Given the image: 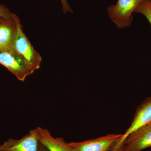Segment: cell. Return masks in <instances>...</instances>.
Returning <instances> with one entry per match:
<instances>
[{"label": "cell", "mask_w": 151, "mask_h": 151, "mask_svg": "<svg viewBox=\"0 0 151 151\" xmlns=\"http://www.w3.org/2000/svg\"><path fill=\"white\" fill-rule=\"evenodd\" d=\"M142 0H118L109 6L108 12L111 20L119 28L129 27L133 21V13Z\"/></svg>", "instance_id": "obj_1"}, {"label": "cell", "mask_w": 151, "mask_h": 151, "mask_svg": "<svg viewBox=\"0 0 151 151\" xmlns=\"http://www.w3.org/2000/svg\"><path fill=\"white\" fill-rule=\"evenodd\" d=\"M14 48L16 52L35 71L40 68L42 57L34 48L23 31L22 26L19 19L17 21V29L15 41Z\"/></svg>", "instance_id": "obj_2"}, {"label": "cell", "mask_w": 151, "mask_h": 151, "mask_svg": "<svg viewBox=\"0 0 151 151\" xmlns=\"http://www.w3.org/2000/svg\"><path fill=\"white\" fill-rule=\"evenodd\" d=\"M151 123V97H148L138 106L131 125L113 145L111 151L116 150L120 148L127 138L133 132Z\"/></svg>", "instance_id": "obj_3"}, {"label": "cell", "mask_w": 151, "mask_h": 151, "mask_svg": "<svg viewBox=\"0 0 151 151\" xmlns=\"http://www.w3.org/2000/svg\"><path fill=\"white\" fill-rule=\"evenodd\" d=\"M19 19L14 14L9 18L0 17V52H16L14 43Z\"/></svg>", "instance_id": "obj_4"}, {"label": "cell", "mask_w": 151, "mask_h": 151, "mask_svg": "<svg viewBox=\"0 0 151 151\" xmlns=\"http://www.w3.org/2000/svg\"><path fill=\"white\" fill-rule=\"evenodd\" d=\"M0 64L6 68L22 81H24L28 76L35 72L16 52H0Z\"/></svg>", "instance_id": "obj_5"}, {"label": "cell", "mask_w": 151, "mask_h": 151, "mask_svg": "<svg viewBox=\"0 0 151 151\" xmlns=\"http://www.w3.org/2000/svg\"><path fill=\"white\" fill-rule=\"evenodd\" d=\"M122 134H109L84 142L69 143L73 151H108Z\"/></svg>", "instance_id": "obj_6"}, {"label": "cell", "mask_w": 151, "mask_h": 151, "mask_svg": "<svg viewBox=\"0 0 151 151\" xmlns=\"http://www.w3.org/2000/svg\"><path fill=\"white\" fill-rule=\"evenodd\" d=\"M39 144L35 129L19 139H9L0 145V151H39Z\"/></svg>", "instance_id": "obj_7"}, {"label": "cell", "mask_w": 151, "mask_h": 151, "mask_svg": "<svg viewBox=\"0 0 151 151\" xmlns=\"http://www.w3.org/2000/svg\"><path fill=\"white\" fill-rule=\"evenodd\" d=\"M122 146L128 151H141L151 147V123L133 132Z\"/></svg>", "instance_id": "obj_8"}, {"label": "cell", "mask_w": 151, "mask_h": 151, "mask_svg": "<svg viewBox=\"0 0 151 151\" xmlns=\"http://www.w3.org/2000/svg\"><path fill=\"white\" fill-rule=\"evenodd\" d=\"M36 129L40 142L50 151H73L69 143L65 142L63 138L54 137L47 129L40 127Z\"/></svg>", "instance_id": "obj_9"}, {"label": "cell", "mask_w": 151, "mask_h": 151, "mask_svg": "<svg viewBox=\"0 0 151 151\" xmlns=\"http://www.w3.org/2000/svg\"><path fill=\"white\" fill-rule=\"evenodd\" d=\"M135 12L143 14L151 25V0H142Z\"/></svg>", "instance_id": "obj_10"}, {"label": "cell", "mask_w": 151, "mask_h": 151, "mask_svg": "<svg viewBox=\"0 0 151 151\" xmlns=\"http://www.w3.org/2000/svg\"><path fill=\"white\" fill-rule=\"evenodd\" d=\"M13 14L11 13L8 9L6 7L0 4V17L9 18L12 16Z\"/></svg>", "instance_id": "obj_11"}, {"label": "cell", "mask_w": 151, "mask_h": 151, "mask_svg": "<svg viewBox=\"0 0 151 151\" xmlns=\"http://www.w3.org/2000/svg\"><path fill=\"white\" fill-rule=\"evenodd\" d=\"M62 4L63 10L65 14L68 12L73 13L70 6L68 5L67 0H60Z\"/></svg>", "instance_id": "obj_12"}, {"label": "cell", "mask_w": 151, "mask_h": 151, "mask_svg": "<svg viewBox=\"0 0 151 151\" xmlns=\"http://www.w3.org/2000/svg\"><path fill=\"white\" fill-rule=\"evenodd\" d=\"M39 151H50L45 146L40 142Z\"/></svg>", "instance_id": "obj_13"}, {"label": "cell", "mask_w": 151, "mask_h": 151, "mask_svg": "<svg viewBox=\"0 0 151 151\" xmlns=\"http://www.w3.org/2000/svg\"><path fill=\"white\" fill-rule=\"evenodd\" d=\"M113 151H128L127 150H126V149L124 148V147H121L120 148H119V149H117V150H114Z\"/></svg>", "instance_id": "obj_14"}]
</instances>
